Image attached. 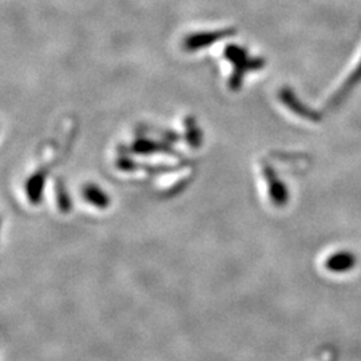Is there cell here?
<instances>
[{
    "label": "cell",
    "mask_w": 361,
    "mask_h": 361,
    "mask_svg": "<svg viewBox=\"0 0 361 361\" xmlns=\"http://www.w3.org/2000/svg\"><path fill=\"white\" fill-rule=\"evenodd\" d=\"M356 265V257L353 255H350L348 252H341V253H336L334 256L326 259L325 267L326 269L335 273H344L352 269Z\"/></svg>",
    "instance_id": "6da1fadb"
},
{
    "label": "cell",
    "mask_w": 361,
    "mask_h": 361,
    "mask_svg": "<svg viewBox=\"0 0 361 361\" xmlns=\"http://www.w3.org/2000/svg\"><path fill=\"white\" fill-rule=\"evenodd\" d=\"M360 80L361 63L359 65V67L355 70V73L350 75L348 80L345 82V85L341 87V90L338 91L335 97H334V99H332V102H331V106L335 107V106H338V104H341V102L344 101V98L348 95L349 91L352 90V87H353L355 85H357Z\"/></svg>",
    "instance_id": "7a4b0ae2"
}]
</instances>
